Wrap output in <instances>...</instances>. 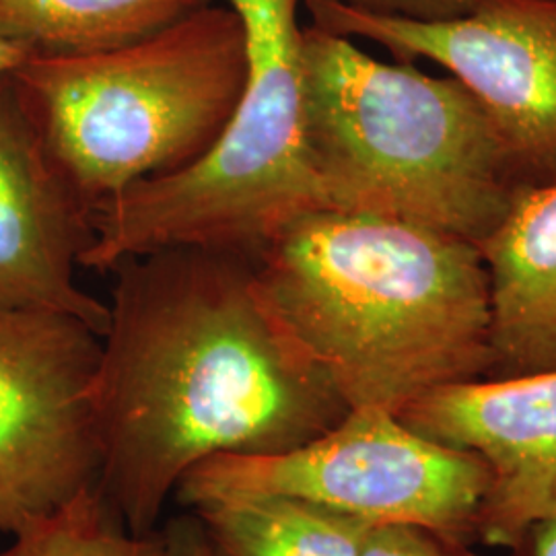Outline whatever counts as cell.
Wrapping results in <instances>:
<instances>
[{"label": "cell", "mask_w": 556, "mask_h": 556, "mask_svg": "<svg viewBox=\"0 0 556 556\" xmlns=\"http://www.w3.org/2000/svg\"><path fill=\"white\" fill-rule=\"evenodd\" d=\"M96 383L101 495L155 534L181 477L217 456H275L349 415L260 289L254 260L165 248L122 260Z\"/></svg>", "instance_id": "obj_1"}, {"label": "cell", "mask_w": 556, "mask_h": 556, "mask_svg": "<svg viewBox=\"0 0 556 556\" xmlns=\"http://www.w3.org/2000/svg\"><path fill=\"white\" fill-rule=\"evenodd\" d=\"M254 266L278 321L351 410L397 417L438 388L489 376V280L466 239L318 208Z\"/></svg>", "instance_id": "obj_2"}, {"label": "cell", "mask_w": 556, "mask_h": 556, "mask_svg": "<svg viewBox=\"0 0 556 556\" xmlns=\"http://www.w3.org/2000/svg\"><path fill=\"white\" fill-rule=\"evenodd\" d=\"M305 142L321 208L410 220L480 245L526 179L452 75L381 62L303 27Z\"/></svg>", "instance_id": "obj_3"}, {"label": "cell", "mask_w": 556, "mask_h": 556, "mask_svg": "<svg viewBox=\"0 0 556 556\" xmlns=\"http://www.w3.org/2000/svg\"><path fill=\"white\" fill-rule=\"evenodd\" d=\"M46 147L93 211L204 157L238 108L248 46L238 13L208 4L149 40L13 71Z\"/></svg>", "instance_id": "obj_4"}, {"label": "cell", "mask_w": 556, "mask_h": 556, "mask_svg": "<svg viewBox=\"0 0 556 556\" xmlns=\"http://www.w3.org/2000/svg\"><path fill=\"white\" fill-rule=\"evenodd\" d=\"M301 2L225 0L248 46V79L233 116L197 163L139 181L93 211L83 268L105 273L165 248L256 260L291 220L321 208L305 142Z\"/></svg>", "instance_id": "obj_5"}, {"label": "cell", "mask_w": 556, "mask_h": 556, "mask_svg": "<svg viewBox=\"0 0 556 556\" xmlns=\"http://www.w3.org/2000/svg\"><path fill=\"white\" fill-rule=\"evenodd\" d=\"M489 472L475 454L422 438L396 415L358 408L318 439L275 456H217L176 486L192 511L208 503L285 495L369 526L408 523L477 544Z\"/></svg>", "instance_id": "obj_6"}, {"label": "cell", "mask_w": 556, "mask_h": 556, "mask_svg": "<svg viewBox=\"0 0 556 556\" xmlns=\"http://www.w3.org/2000/svg\"><path fill=\"white\" fill-rule=\"evenodd\" d=\"M101 337L83 319L0 305V532L15 536L101 477Z\"/></svg>", "instance_id": "obj_7"}, {"label": "cell", "mask_w": 556, "mask_h": 556, "mask_svg": "<svg viewBox=\"0 0 556 556\" xmlns=\"http://www.w3.org/2000/svg\"><path fill=\"white\" fill-rule=\"evenodd\" d=\"M312 25L374 41L397 62L439 64L495 124L528 186L556 178V0H478L450 21L357 11L340 0H303Z\"/></svg>", "instance_id": "obj_8"}, {"label": "cell", "mask_w": 556, "mask_h": 556, "mask_svg": "<svg viewBox=\"0 0 556 556\" xmlns=\"http://www.w3.org/2000/svg\"><path fill=\"white\" fill-rule=\"evenodd\" d=\"M397 418L484 464L477 544L509 551L532 523L556 514V371L450 383Z\"/></svg>", "instance_id": "obj_9"}, {"label": "cell", "mask_w": 556, "mask_h": 556, "mask_svg": "<svg viewBox=\"0 0 556 556\" xmlns=\"http://www.w3.org/2000/svg\"><path fill=\"white\" fill-rule=\"evenodd\" d=\"M91 208L52 157L11 73L0 75V305L59 312L100 337L110 305L75 280Z\"/></svg>", "instance_id": "obj_10"}, {"label": "cell", "mask_w": 556, "mask_h": 556, "mask_svg": "<svg viewBox=\"0 0 556 556\" xmlns=\"http://www.w3.org/2000/svg\"><path fill=\"white\" fill-rule=\"evenodd\" d=\"M478 250L491 305L486 378L556 371V178L521 188Z\"/></svg>", "instance_id": "obj_11"}, {"label": "cell", "mask_w": 556, "mask_h": 556, "mask_svg": "<svg viewBox=\"0 0 556 556\" xmlns=\"http://www.w3.org/2000/svg\"><path fill=\"white\" fill-rule=\"evenodd\" d=\"M213 0H0V38L31 56H91L149 40Z\"/></svg>", "instance_id": "obj_12"}, {"label": "cell", "mask_w": 556, "mask_h": 556, "mask_svg": "<svg viewBox=\"0 0 556 556\" xmlns=\"http://www.w3.org/2000/svg\"><path fill=\"white\" fill-rule=\"evenodd\" d=\"M215 556H361L369 523L326 505L256 495L192 509Z\"/></svg>", "instance_id": "obj_13"}, {"label": "cell", "mask_w": 556, "mask_h": 556, "mask_svg": "<svg viewBox=\"0 0 556 556\" xmlns=\"http://www.w3.org/2000/svg\"><path fill=\"white\" fill-rule=\"evenodd\" d=\"M0 556H165V544L160 530L130 534L93 486L17 532Z\"/></svg>", "instance_id": "obj_14"}, {"label": "cell", "mask_w": 556, "mask_h": 556, "mask_svg": "<svg viewBox=\"0 0 556 556\" xmlns=\"http://www.w3.org/2000/svg\"><path fill=\"white\" fill-rule=\"evenodd\" d=\"M361 556H482L475 544L408 523L371 526L365 534Z\"/></svg>", "instance_id": "obj_15"}, {"label": "cell", "mask_w": 556, "mask_h": 556, "mask_svg": "<svg viewBox=\"0 0 556 556\" xmlns=\"http://www.w3.org/2000/svg\"><path fill=\"white\" fill-rule=\"evenodd\" d=\"M371 15L413 21H450L475 11L478 0H340Z\"/></svg>", "instance_id": "obj_16"}, {"label": "cell", "mask_w": 556, "mask_h": 556, "mask_svg": "<svg viewBox=\"0 0 556 556\" xmlns=\"http://www.w3.org/2000/svg\"><path fill=\"white\" fill-rule=\"evenodd\" d=\"M509 556H556V514L532 523L517 538Z\"/></svg>", "instance_id": "obj_17"}, {"label": "cell", "mask_w": 556, "mask_h": 556, "mask_svg": "<svg viewBox=\"0 0 556 556\" xmlns=\"http://www.w3.org/2000/svg\"><path fill=\"white\" fill-rule=\"evenodd\" d=\"M29 59H31V52L27 48H23L15 41L0 38V75L20 68L21 64Z\"/></svg>", "instance_id": "obj_18"}]
</instances>
